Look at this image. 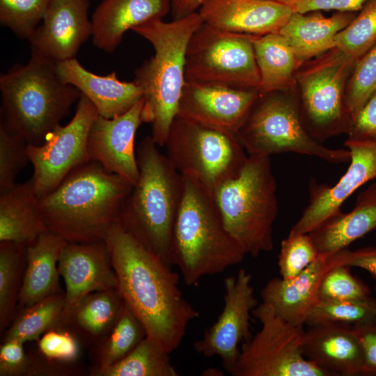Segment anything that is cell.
Returning a JSON list of instances; mask_svg holds the SVG:
<instances>
[{
    "label": "cell",
    "instance_id": "ffe728a7",
    "mask_svg": "<svg viewBox=\"0 0 376 376\" xmlns=\"http://www.w3.org/2000/svg\"><path fill=\"white\" fill-rule=\"evenodd\" d=\"M198 12L214 28L256 36L279 33L293 13L270 0H207Z\"/></svg>",
    "mask_w": 376,
    "mask_h": 376
},
{
    "label": "cell",
    "instance_id": "484cf974",
    "mask_svg": "<svg viewBox=\"0 0 376 376\" xmlns=\"http://www.w3.org/2000/svg\"><path fill=\"white\" fill-rule=\"evenodd\" d=\"M354 13L336 12L327 17L321 11L293 12L279 30L293 49L299 67L336 47L335 37L355 17Z\"/></svg>",
    "mask_w": 376,
    "mask_h": 376
},
{
    "label": "cell",
    "instance_id": "d4e9b609",
    "mask_svg": "<svg viewBox=\"0 0 376 376\" xmlns=\"http://www.w3.org/2000/svg\"><path fill=\"white\" fill-rule=\"evenodd\" d=\"M67 243L62 237L47 230L27 244L17 312L47 297L63 292L59 284L58 263Z\"/></svg>",
    "mask_w": 376,
    "mask_h": 376
},
{
    "label": "cell",
    "instance_id": "9c48e42d",
    "mask_svg": "<svg viewBox=\"0 0 376 376\" xmlns=\"http://www.w3.org/2000/svg\"><path fill=\"white\" fill-rule=\"evenodd\" d=\"M164 146L167 157L181 175L212 196L224 183L240 174L249 157L235 134L178 114Z\"/></svg>",
    "mask_w": 376,
    "mask_h": 376
},
{
    "label": "cell",
    "instance_id": "4316f807",
    "mask_svg": "<svg viewBox=\"0 0 376 376\" xmlns=\"http://www.w3.org/2000/svg\"><path fill=\"white\" fill-rule=\"evenodd\" d=\"M376 228V182L357 196L348 213L332 215L308 234L320 254L331 255Z\"/></svg>",
    "mask_w": 376,
    "mask_h": 376
},
{
    "label": "cell",
    "instance_id": "f1b7e54d",
    "mask_svg": "<svg viewBox=\"0 0 376 376\" xmlns=\"http://www.w3.org/2000/svg\"><path fill=\"white\" fill-rule=\"evenodd\" d=\"M123 304L117 289L95 291L84 297L59 327L70 331L82 346H94L111 330Z\"/></svg>",
    "mask_w": 376,
    "mask_h": 376
},
{
    "label": "cell",
    "instance_id": "5bb4252c",
    "mask_svg": "<svg viewBox=\"0 0 376 376\" xmlns=\"http://www.w3.org/2000/svg\"><path fill=\"white\" fill-rule=\"evenodd\" d=\"M251 281V274L243 268L224 279L223 310L193 345L198 354L208 358L219 357L228 372L237 359L240 343L252 336L250 315L258 306V300Z\"/></svg>",
    "mask_w": 376,
    "mask_h": 376
},
{
    "label": "cell",
    "instance_id": "cb8c5ba5",
    "mask_svg": "<svg viewBox=\"0 0 376 376\" xmlns=\"http://www.w3.org/2000/svg\"><path fill=\"white\" fill-rule=\"evenodd\" d=\"M171 0H103L91 17L93 42L111 53L128 30L162 18L171 11Z\"/></svg>",
    "mask_w": 376,
    "mask_h": 376
},
{
    "label": "cell",
    "instance_id": "d590c367",
    "mask_svg": "<svg viewBox=\"0 0 376 376\" xmlns=\"http://www.w3.org/2000/svg\"><path fill=\"white\" fill-rule=\"evenodd\" d=\"M376 321V299L366 301L318 300L309 312L305 325L338 323L357 325Z\"/></svg>",
    "mask_w": 376,
    "mask_h": 376
},
{
    "label": "cell",
    "instance_id": "681fc988",
    "mask_svg": "<svg viewBox=\"0 0 376 376\" xmlns=\"http://www.w3.org/2000/svg\"><path fill=\"white\" fill-rule=\"evenodd\" d=\"M270 1H276V2L288 4L292 0H270Z\"/></svg>",
    "mask_w": 376,
    "mask_h": 376
},
{
    "label": "cell",
    "instance_id": "ba28073f",
    "mask_svg": "<svg viewBox=\"0 0 376 376\" xmlns=\"http://www.w3.org/2000/svg\"><path fill=\"white\" fill-rule=\"evenodd\" d=\"M287 91L260 93L254 102L235 134L248 155L295 152L330 163L350 162L348 149L327 148L308 133L300 116L297 97Z\"/></svg>",
    "mask_w": 376,
    "mask_h": 376
},
{
    "label": "cell",
    "instance_id": "4dcf8cb0",
    "mask_svg": "<svg viewBox=\"0 0 376 376\" xmlns=\"http://www.w3.org/2000/svg\"><path fill=\"white\" fill-rule=\"evenodd\" d=\"M82 345L62 327L53 328L36 340V350L29 355V375H60L77 373L76 363Z\"/></svg>",
    "mask_w": 376,
    "mask_h": 376
},
{
    "label": "cell",
    "instance_id": "f907efd6",
    "mask_svg": "<svg viewBox=\"0 0 376 376\" xmlns=\"http://www.w3.org/2000/svg\"><path fill=\"white\" fill-rule=\"evenodd\" d=\"M375 293H376V285H375Z\"/></svg>",
    "mask_w": 376,
    "mask_h": 376
},
{
    "label": "cell",
    "instance_id": "74e56055",
    "mask_svg": "<svg viewBox=\"0 0 376 376\" xmlns=\"http://www.w3.org/2000/svg\"><path fill=\"white\" fill-rule=\"evenodd\" d=\"M51 0H0V22L18 38L29 40L42 21Z\"/></svg>",
    "mask_w": 376,
    "mask_h": 376
},
{
    "label": "cell",
    "instance_id": "6da1fadb",
    "mask_svg": "<svg viewBox=\"0 0 376 376\" xmlns=\"http://www.w3.org/2000/svg\"><path fill=\"white\" fill-rule=\"evenodd\" d=\"M117 290L143 325L147 337L171 354L199 312L183 297L179 274L127 232L119 221L104 238Z\"/></svg>",
    "mask_w": 376,
    "mask_h": 376
},
{
    "label": "cell",
    "instance_id": "83f0119b",
    "mask_svg": "<svg viewBox=\"0 0 376 376\" xmlns=\"http://www.w3.org/2000/svg\"><path fill=\"white\" fill-rule=\"evenodd\" d=\"M47 230L31 178L0 193V242L28 244Z\"/></svg>",
    "mask_w": 376,
    "mask_h": 376
},
{
    "label": "cell",
    "instance_id": "d6a6232c",
    "mask_svg": "<svg viewBox=\"0 0 376 376\" xmlns=\"http://www.w3.org/2000/svg\"><path fill=\"white\" fill-rule=\"evenodd\" d=\"M65 304V292L47 297L17 312L1 341H36L47 331L58 327Z\"/></svg>",
    "mask_w": 376,
    "mask_h": 376
},
{
    "label": "cell",
    "instance_id": "e575fe53",
    "mask_svg": "<svg viewBox=\"0 0 376 376\" xmlns=\"http://www.w3.org/2000/svg\"><path fill=\"white\" fill-rule=\"evenodd\" d=\"M169 354L146 336L125 358L96 376H178Z\"/></svg>",
    "mask_w": 376,
    "mask_h": 376
},
{
    "label": "cell",
    "instance_id": "1f68e13d",
    "mask_svg": "<svg viewBox=\"0 0 376 376\" xmlns=\"http://www.w3.org/2000/svg\"><path fill=\"white\" fill-rule=\"evenodd\" d=\"M146 336L143 325L123 301L114 326L100 342L94 345V368L91 375L96 376L122 360Z\"/></svg>",
    "mask_w": 376,
    "mask_h": 376
},
{
    "label": "cell",
    "instance_id": "8fae6325",
    "mask_svg": "<svg viewBox=\"0 0 376 376\" xmlns=\"http://www.w3.org/2000/svg\"><path fill=\"white\" fill-rule=\"evenodd\" d=\"M252 315L260 330L242 344L233 376H329L303 354L304 326L293 325L263 302Z\"/></svg>",
    "mask_w": 376,
    "mask_h": 376
},
{
    "label": "cell",
    "instance_id": "8992f818",
    "mask_svg": "<svg viewBox=\"0 0 376 376\" xmlns=\"http://www.w3.org/2000/svg\"><path fill=\"white\" fill-rule=\"evenodd\" d=\"M182 178L171 263L178 267L185 284L194 286L202 278L240 263L246 254L226 229L213 196L191 180Z\"/></svg>",
    "mask_w": 376,
    "mask_h": 376
},
{
    "label": "cell",
    "instance_id": "7c38bea8",
    "mask_svg": "<svg viewBox=\"0 0 376 376\" xmlns=\"http://www.w3.org/2000/svg\"><path fill=\"white\" fill-rule=\"evenodd\" d=\"M254 36L223 31L203 22L187 46L186 81L258 91L260 78Z\"/></svg>",
    "mask_w": 376,
    "mask_h": 376
},
{
    "label": "cell",
    "instance_id": "3957f363",
    "mask_svg": "<svg viewBox=\"0 0 376 376\" xmlns=\"http://www.w3.org/2000/svg\"><path fill=\"white\" fill-rule=\"evenodd\" d=\"M203 22L198 11L171 22L154 19L132 30L148 41L154 49L153 56L135 70L134 81L143 92L142 121L151 124V136L158 146H164L178 114L186 82L187 46Z\"/></svg>",
    "mask_w": 376,
    "mask_h": 376
},
{
    "label": "cell",
    "instance_id": "836d02e7",
    "mask_svg": "<svg viewBox=\"0 0 376 376\" xmlns=\"http://www.w3.org/2000/svg\"><path fill=\"white\" fill-rule=\"evenodd\" d=\"M26 244L0 242V331H5L17 313L26 263Z\"/></svg>",
    "mask_w": 376,
    "mask_h": 376
},
{
    "label": "cell",
    "instance_id": "bcb514c9",
    "mask_svg": "<svg viewBox=\"0 0 376 376\" xmlns=\"http://www.w3.org/2000/svg\"><path fill=\"white\" fill-rule=\"evenodd\" d=\"M352 327L362 351V375H376V321Z\"/></svg>",
    "mask_w": 376,
    "mask_h": 376
},
{
    "label": "cell",
    "instance_id": "277c9868",
    "mask_svg": "<svg viewBox=\"0 0 376 376\" xmlns=\"http://www.w3.org/2000/svg\"><path fill=\"white\" fill-rule=\"evenodd\" d=\"M151 136L136 150L137 182L125 200L119 222L166 265L172 267L173 228L183 191V178Z\"/></svg>",
    "mask_w": 376,
    "mask_h": 376
},
{
    "label": "cell",
    "instance_id": "2e32d148",
    "mask_svg": "<svg viewBox=\"0 0 376 376\" xmlns=\"http://www.w3.org/2000/svg\"><path fill=\"white\" fill-rule=\"evenodd\" d=\"M259 94L254 89L186 81L178 115L201 125L235 134Z\"/></svg>",
    "mask_w": 376,
    "mask_h": 376
},
{
    "label": "cell",
    "instance_id": "d6986e66",
    "mask_svg": "<svg viewBox=\"0 0 376 376\" xmlns=\"http://www.w3.org/2000/svg\"><path fill=\"white\" fill-rule=\"evenodd\" d=\"M89 0H51L40 25L28 40L31 51L56 62L75 58L92 34Z\"/></svg>",
    "mask_w": 376,
    "mask_h": 376
},
{
    "label": "cell",
    "instance_id": "f6af8a7d",
    "mask_svg": "<svg viewBox=\"0 0 376 376\" xmlns=\"http://www.w3.org/2000/svg\"><path fill=\"white\" fill-rule=\"evenodd\" d=\"M348 139L376 141V92L352 118Z\"/></svg>",
    "mask_w": 376,
    "mask_h": 376
},
{
    "label": "cell",
    "instance_id": "5b68a950",
    "mask_svg": "<svg viewBox=\"0 0 376 376\" xmlns=\"http://www.w3.org/2000/svg\"><path fill=\"white\" fill-rule=\"evenodd\" d=\"M56 64L31 51L27 63H17L0 77V124L28 144L43 143L81 96L61 80Z\"/></svg>",
    "mask_w": 376,
    "mask_h": 376
},
{
    "label": "cell",
    "instance_id": "7dc6e473",
    "mask_svg": "<svg viewBox=\"0 0 376 376\" xmlns=\"http://www.w3.org/2000/svg\"><path fill=\"white\" fill-rule=\"evenodd\" d=\"M370 0H292L288 5L293 12L305 13L313 11L335 10L355 13Z\"/></svg>",
    "mask_w": 376,
    "mask_h": 376
},
{
    "label": "cell",
    "instance_id": "7402d4cb",
    "mask_svg": "<svg viewBox=\"0 0 376 376\" xmlns=\"http://www.w3.org/2000/svg\"><path fill=\"white\" fill-rule=\"evenodd\" d=\"M56 70L63 82L75 86L91 102L98 115L107 118L123 114L143 99V92L134 80L121 81L115 72L95 75L75 58L57 62Z\"/></svg>",
    "mask_w": 376,
    "mask_h": 376
},
{
    "label": "cell",
    "instance_id": "ac0fdd59",
    "mask_svg": "<svg viewBox=\"0 0 376 376\" xmlns=\"http://www.w3.org/2000/svg\"><path fill=\"white\" fill-rule=\"evenodd\" d=\"M65 285V304L58 327L74 307L95 291L117 289V279L104 240L68 242L58 263Z\"/></svg>",
    "mask_w": 376,
    "mask_h": 376
},
{
    "label": "cell",
    "instance_id": "e0dca14e",
    "mask_svg": "<svg viewBox=\"0 0 376 376\" xmlns=\"http://www.w3.org/2000/svg\"><path fill=\"white\" fill-rule=\"evenodd\" d=\"M142 109L143 99L118 116L107 118L97 115L91 124L88 138L91 159L133 185L139 176L134 137L143 122Z\"/></svg>",
    "mask_w": 376,
    "mask_h": 376
},
{
    "label": "cell",
    "instance_id": "60d3db41",
    "mask_svg": "<svg viewBox=\"0 0 376 376\" xmlns=\"http://www.w3.org/2000/svg\"><path fill=\"white\" fill-rule=\"evenodd\" d=\"M320 253L308 233H289L281 243L278 257L280 275L283 279L294 277L307 268Z\"/></svg>",
    "mask_w": 376,
    "mask_h": 376
},
{
    "label": "cell",
    "instance_id": "52a82bcc",
    "mask_svg": "<svg viewBox=\"0 0 376 376\" xmlns=\"http://www.w3.org/2000/svg\"><path fill=\"white\" fill-rule=\"evenodd\" d=\"M213 198L226 229L246 255L257 257L273 249L279 205L269 157L249 155L240 174L220 186Z\"/></svg>",
    "mask_w": 376,
    "mask_h": 376
},
{
    "label": "cell",
    "instance_id": "44dd1931",
    "mask_svg": "<svg viewBox=\"0 0 376 376\" xmlns=\"http://www.w3.org/2000/svg\"><path fill=\"white\" fill-rule=\"evenodd\" d=\"M303 354L329 376L363 374L362 351L352 325L331 323L308 326Z\"/></svg>",
    "mask_w": 376,
    "mask_h": 376
},
{
    "label": "cell",
    "instance_id": "f546056e",
    "mask_svg": "<svg viewBox=\"0 0 376 376\" xmlns=\"http://www.w3.org/2000/svg\"><path fill=\"white\" fill-rule=\"evenodd\" d=\"M253 42L260 78L259 93L290 90L299 65L285 39L274 33L254 36Z\"/></svg>",
    "mask_w": 376,
    "mask_h": 376
},
{
    "label": "cell",
    "instance_id": "4fadbf2b",
    "mask_svg": "<svg viewBox=\"0 0 376 376\" xmlns=\"http://www.w3.org/2000/svg\"><path fill=\"white\" fill-rule=\"evenodd\" d=\"M98 113L81 94L76 112L65 125H58L40 145L28 144L27 153L33 167V189L40 198L56 189L77 166L89 162L88 138Z\"/></svg>",
    "mask_w": 376,
    "mask_h": 376
},
{
    "label": "cell",
    "instance_id": "8d00e7d4",
    "mask_svg": "<svg viewBox=\"0 0 376 376\" xmlns=\"http://www.w3.org/2000/svg\"><path fill=\"white\" fill-rule=\"evenodd\" d=\"M335 37L336 47L355 61L376 45V0H370Z\"/></svg>",
    "mask_w": 376,
    "mask_h": 376
},
{
    "label": "cell",
    "instance_id": "30bf717a",
    "mask_svg": "<svg viewBox=\"0 0 376 376\" xmlns=\"http://www.w3.org/2000/svg\"><path fill=\"white\" fill-rule=\"evenodd\" d=\"M355 62L334 47L305 62L296 72L300 116L306 130L318 141L348 132L351 116L345 91Z\"/></svg>",
    "mask_w": 376,
    "mask_h": 376
},
{
    "label": "cell",
    "instance_id": "9a60e30c",
    "mask_svg": "<svg viewBox=\"0 0 376 376\" xmlns=\"http://www.w3.org/2000/svg\"><path fill=\"white\" fill-rule=\"evenodd\" d=\"M345 146L350 153L347 170L332 187L310 182L308 204L290 233H309L340 211L357 189L376 178V141L347 139Z\"/></svg>",
    "mask_w": 376,
    "mask_h": 376
},
{
    "label": "cell",
    "instance_id": "7bdbcfd3",
    "mask_svg": "<svg viewBox=\"0 0 376 376\" xmlns=\"http://www.w3.org/2000/svg\"><path fill=\"white\" fill-rule=\"evenodd\" d=\"M17 340L2 341L0 346V376L29 375L31 360Z\"/></svg>",
    "mask_w": 376,
    "mask_h": 376
},
{
    "label": "cell",
    "instance_id": "c3c4849f",
    "mask_svg": "<svg viewBox=\"0 0 376 376\" xmlns=\"http://www.w3.org/2000/svg\"><path fill=\"white\" fill-rule=\"evenodd\" d=\"M207 0H171L173 19H178L198 12Z\"/></svg>",
    "mask_w": 376,
    "mask_h": 376
},
{
    "label": "cell",
    "instance_id": "7a4b0ae2",
    "mask_svg": "<svg viewBox=\"0 0 376 376\" xmlns=\"http://www.w3.org/2000/svg\"><path fill=\"white\" fill-rule=\"evenodd\" d=\"M133 186L123 177L90 160L39 198L40 213L47 230L68 242L103 241L110 228L119 221Z\"/></svg>",
    "mask_w": 376,
    "mask_h": 376
},
{
    "label": "cell",
    "instance_id": "f35d334b",
    "mask_svg": "<svg viewBox=\"0 0 376 376\" xmlns=\"http://www.w3.org/2000/svg\"><path fill=\"white\" fill-rule=\"evenodd\" d=\"M376 92V45L357 59L347 81L345 104L352 118Z\"/></svg>",
    "mask_w": 376,
    "mask_h": 376
},
{
    "label": "cell",
    "instance_id": "ee69618b",
    "mask_svg": "<svg viewBox=\"0 0 376 376\" xmlns=\"http://www.w3.org/2000/svg\"><path fill=\"white\" fill-rule=\"evenodd\" d=\"M329 268L336 266L359 267L376 279V247L368 246L354 250L345 249L327 256Z\"/></svg>",
    "mask_w": 376,
    "mask_h": 376
},
{
    "label": "cell",
    "instance_id": "ab89813d",
    "mask_svg": "<svg viewBox=\"0 0 376 376\" xmlns=\"http://www.w3.org/2000/svg\"><path fill=\"white\" fill-rule=\"evenodd\" d=\"M349 267L329 268L318 291V300L362 301L371 298L368 286L350 272Z\"/></svg>",
    "mask_w": 376,
    "mask_h": 376
},
{
    "label": "cell",
    "instance_id": "b9f144b4",
    "mask_svg": "<svg viewBox=\"0 0 376 376\" xmlns=\"http://www.w3.org/2000/svg\"><path fill=\"white\" fill-rule=\"evenodd\" d=\"M28 143L0 124V193L12 188L18 173L30 162Z\"/></svg>",
    "mask_w": 376,
    "mask_h": 376
},
{
    "label": "cell",
    "instance_id": "603a6c76",
    "mask_svg": "<svg viewBox=\"0 0 376 376\" xmlns=\"http://www.w3.org/2000/svg\"><path fill=\"white\" fill-rule=\"evenodd\" d=\"M327 256L320 254L294 277L270 279L260 292L262 302L269 305L278 316L288 322L304 326L309 312L318 301L320 281L329 269Z\"/></svg>",
    "mask_w": 376,
    "mask_h": 376
}]
</instances>
